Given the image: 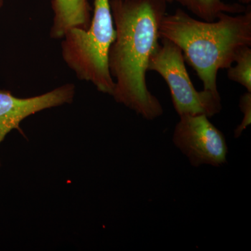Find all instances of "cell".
<instances>
[{"label":"cell","mask_w":251,"mask_h":251,"mask_svg":"<svg viewBox=\"0 0 251 251\" xmlns=\"http://www.w3.org/2000/svg\"><path fill=\"white\" fill-rule=\"evenodd\" d=\"M116 36L108 52L113 79L112 97L147 120L161 117L163 109L147 84L150 58L158 46L159 27L166 14L164 0H110Z\"/></svg>","instance_id":"6da1fadb"},{"label":"cell","mask_w":251,"mask_h":251,"mask_svg":"<svg viewBox=\"0 0 251 251\" xmlns=\"http://www.w3.org/2000/svg\"><path fill=\"white\" fill-rule=\"evenodd\" d=\"M233 16L221 13L213 22L196 19L181 9L166 14L159 27L160 38L176 44L185 61L202 81L204 90L219 93L217 75L227 69L243 49L251 46V10Z\"/></svg>","instance_id":"7a4b0ae2"},{"label":"cell","mask_w":251,"mask_h":251,"mask_svg":"<svg viewBox=\"0 0 251 251\" xmlns=\"http://www.w3.org/2000/svg\"><path fill=\"white\" fill-rule=\"evenodd\" d=\"M110 0H94L88 29L72 28L62 38L63 60L80 80L91 82L99 92L112 95L113 79L108 68V52L116 36Z\"/></svg>","instance_id":"3957f363"},{"label":"cell","mask_w":251,"mask_h":251,"mask_svg":"<svg viewBox=\"0 0 251 251\" xmlns=\"http://www.w3.org/2000/svg\"><path fill=\"white\" fill-rule=\"evenodd\" d=\"M154 51L148 70L158 73L169 87L175 111L179 116L219 114L222 109L221 96L209 90L198 91L188 75L184 54L176 44L167 39Z\"/></svg>","instance_id":"277c9868"},{"label":"cell","mask_w":251,"mask_h":251,"mask_svg":"<svg viewBox=\"0 0 251 251\" xmlns=\"http://www.w3.org/2000/svg\"><path fill=\"white\" fill-rule=\"evenodd\" d=\"M209 118L205 115H183L175 126L173 143L191 166L220 167L227 163L226 138Z\"/></svg>","instance_id":"5b68a950"},{"label":"cell","mask_w":251,"mask_h":251,"mask_svg":"<svg viewBox=\"0 0 251 251\" xmlns=\"http://www.w3.org/2000/svg\"><path fill=\"white\" fill-rule=\"evenodd\" d=\"M75 94V85L71 83L29 98H18L9 91L0 90V144L12 130L23 134L20 125L25 119L46 109L72 103Z\"/></svg>","instance_id":"8992f818"},{"label":"cell","mask_w":251,"mask_h":251,"mask_svg":"<svg viewBox=\"0 0 251 251\" xmlns=\"http://www.w3.org/2000/svg\"><path fill=\"white\" fill-rule=\"evenodd\" d=\"M54 13L50 35L62 39L72 28L88 29L92 21V8L89 0H51Z\"/></svg>","instance_id":"52a82bcc"},{"label":"cell","mask_w":251,"mask_h":251,"mask_svg":"<svg viewBox=\"0 0 251 251\" xmlns=\"http://www.w3.org/2000/svg\"><path fill=\"white\" fill-rule=\"evenodd\" d=\"M174 1V0H173ZM190 12L206 22H213L221 13L242 14L247 9L242 4H227L222 0H175Z\"/></svg>","instance_id":"ba28073f"},{"label":"cell","mask_w":251,"mask_h":251,"mask_svg":"<svg viewBox=\"0 0 251 251\" xmlns=\"http://www.w3.org/2000/svg\"><path fill=\"white\" fill-rule=\"evenodd\" d=\"M235 65L227 69V76L229 80L237 82L251 92V49L246 47L236 57Z\"/></svg>","instance_id":"9c48e42d"},{"label":"cell","mask_w":251,"mask_h":251,"mask_svg":"<svg viewBox=\"0 0 251 251\" xmlns=\"http://www.w3.org/2000/svg\"><path fill=\"white\" fill-rule=\"evenodd\" d=\"M239 107L244 117L240 125L234 130L236 138H239L251 123V92H247L243 94L239 100Z\"/></svg>","instance_id":"30bf717a"},{"label":"cell","mask_w":251,"mask_h":251,"mask_svg":"<svg viewBox=\"0 0 251 251\" xmlns=\"http://www.w3.org/2000/svg\"><path fill=\"white\" fill-rule=\"evenodd\" d=\"M239 2L243 4H249L251 2V0H239Z\"/></svg>","instance_id":"8fae6325"},{"label":"cell","mask_w":251,"mask_h":251,"mask_svg":"<svg viewBox=\"0 0 251 251\" xmlns=\"http://www.w3.org/2000/svg\"><path fill=\"white\" fill-rule=\"evenodd\" d=\"M3 4H4V0H0V10H1V7H2Z\"/></svg>","instance_id":"7c38bea8"},{"label":"cell","mask_w":251,"mask_h":251,"mask_svg":"<svg viewBox=\"0 0 251 251\" xmlns=\"http://www.w3.org/2000/svg\"><path fill=\"white\" fill-rule=\"evenodd\" d=\"M164 1H166L167 3H172L173 0H164Z\"/></svg>","instance_id":"4fadbf2b"}]
</instances>
